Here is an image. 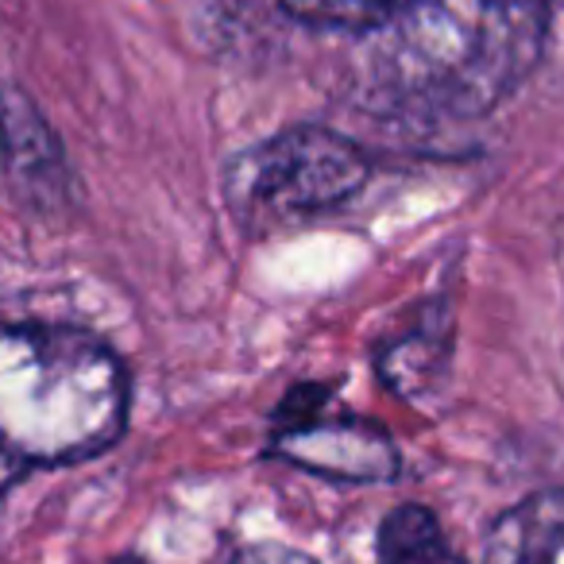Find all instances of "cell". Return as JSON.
Returning a JSON list of instances; mask_svg holds the SVG:
<instances>
[{"mask_svg": "<svg viewBox=\"0 0 564 564\" xmlns=\"http://www.w3.org/2000/svg\"><path fill=\"white\" fill-rule=\"evenodd\" d=\"M545 28L549 0H399L364 28L360 97L402 124L476 120L538 66Z\"/></svg>", "mask_w": 564, "mask_h": 564, "instance_id": "6da1fadb", "label": "cell"}, {"mask_svg": "<svg viewBox=\"0 0 564 564\" xmlns=\"http://www.w3.org/2000/svg\"><path fill=\"white\" fill-rule=\"evenodd\" d=\"M120 360L74 329L20 325L0 333V453L70 464L109 448L124 430Z\"/></svg>", "mask_w": 564, "mask_h": 564, "instance_id": "7a4b0ae2", "label": "cell"}, {"mask_svg": "<svg viewBox=\"0 0 564 564\" xmlns=\"http://www.w3.org/2000/svg\"><path fill=\"white\" fill-rule=\"evenodd\" d=\"M368 178V159L333 128L302 124L236 159L228 194L240 225H286L345 205Z\"/></svg>", "mask_w": 564, "mask_h": 564, "instance_id": "3957f363", "label": "cell"}, {"mask_svg": "<svg viewBox=\"0 0 564 564\" xmlns=\"http://www.w3.org/2000/svg\"><path fill=\"white\" fill-rule=\"evenodd\" d=\"M322 399L286 402L282 410V433L274 437V453L291 464L329 479H352V484H383L399 471V453L379 425L356 422V417H317Z\"/></svg>", "mask_w": 564, "mask_h": 564, "instance_id": "277c9868", "label": "cell"}, {"mask_svg": "<svg viewBox=\"0 0 564 564\" xmlns=\"http://www.w3.org/2000/svg\"><path fill=\"white\" fill-rule=\"evenodd\" d=\"M0 143H4V166L12 174V186L24 202L40 205V209L63 205L66 189H70L63 143L55 140L47 120L20 89L0 94Z\"/></svg>", "mask_w": 564, "mask_h": 564, "instance_id": "5b68a950", "label": "cell"}, {"mask_svg": "<svg viewBox=\"0 0 564 564\" xmlns=\"http://www.w3.org/2000/svg\"><path fill=\"white\" fill-rule=\"evenodd\" d=\"M484 564H564V491H541L495 522Z\"/></svg>", "mask_w": 564, "mask_h": 564, "instance_id": "8992f818", "label": "cell"}, {"mask_svg": "<svg viewBox=\"0 0 564 564\" xmlns=\"http://www.w3.org/2000/svg\"><path fill=\"white\" fill-rule=\"evenodd\" d=\"M379 564H468L425 507H399L379 530Z\"/></svg>", "mask_w": 564, "mask_h": 564, "instance_id": "52a82bcc", "label": "cell"}, {"mask_svg": "<svg viewBox=\"0 0 564 564\" xmlns=\"http://www.w3.org/2000/svg\"><path fill=\"white\" fill-rule=\"evenodd\" d=\"M282 9L294 12L302 20L314 24H333V28H371L399 4V0H279Z\"/></svg>", "mask_w": 564, "mask_h": 564, "instance_id": "ba28073f", "label": "cell"}, {"mask_svg": "<svg viewBox=\"0 0 564 564\" xmlns=\"http://www.w3.org/2000/svg\"><path fill=\"white\" fill-rule=\"evenodd\" d=\"M232 564H317V561L306 553H299V549H291V545H271V541H263V545L240 549Z\"/></svg>", "mask_w": 564, "mask_h": 564, "instance_id": "9c48e42d", "label": "cell"}]
</instances>
